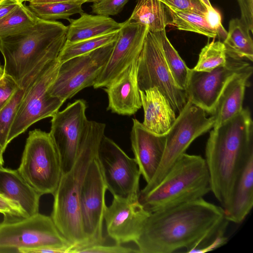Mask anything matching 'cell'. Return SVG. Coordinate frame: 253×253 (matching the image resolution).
<instances>
[{
    "label": "cell",
    "mask_w": 253,
    "mask_h": 253,
    "mask_svg": "<svg viewBox=\"0 0 253 253\" xmlns=\"http://www.w3.org/2000/svg\"><path fill=\"white\" fill-rule=\"evenodd\" d=\"M76 19H70L67 26L66 41L77 42L119 31L123 23L109 16L88 14L84 12Z\"/></svg>",
    "instance_id": "obj_24"
},
{
    "label": "cell",
    "mask_w": 253,
    "mask_h": 253,
    "mask_svg": "<svg viewBox=\"0 0 253 253\" xmlns=\"http://www.w3.org/2000/svg\"><path fill=\"white\" fill-rule=\"evenodd\" d=\"M83 99L69 104L51 118L50 135L58 150L62 174L72 167L77 156L88 120Z\"/></svg>",
    "instance_id": "obj_15"
},
{
    "label": "cell",
    "mask_w": 253,
    "mask_h": 253,
    "mask_svg": "<svg viewBox=\"0 0 253 253\" xmlns=\"http://www.w3.org/2000/svg\"><path fill=\"white\" fill-rule=\"evenodd\" d=\"M148 32L145 25L128 19L123 22L110 58L93 86L94 88L106 87L138 59Z\"/></svg>",
    "instance_id": "obj_16"
},
{
    "label": "cell",
    "mask_w": 253,
    "mask_h": 253,
    "mask_svg": "<svg viewBox=\"0 0 253 253\" xmlns=\"http://www.w3.org/2000/svg\"><path fill=\"white\" fill-rule=\"evenodd\" d=\"M251 69L253 67L244 59L228 56L225 65L209 72L192 69L185 90L187 99L212 115L220 96L229 82L236 76Z\"/></svg>",
    "instance_id": "obj_14"
},
{
    "label": "cell",
    "mask_w": 253,
    "mask_h": 253,
    "mask_svg": "<svg viewBox=\"0 0 253 253\" xmlns=\"http://www.w3.org/2000/svg\"><path fill=\"white\" fill-rule=\"evenodd\" d=\"M107 190L97 155L88 168L80 196L81 219L87 240V243L84 245L105 242V238L103 235V225L107 206L105 202Z\"/></svg>",
    "instance_id": "obj_13"
},
{
    "label": "cell",
    "mask_w": 253,
    "mask_h": 253,
    "mask_svg": "<svg viewBox=\"0 0 253 253\" xmlns=\"http://www.w3.org/2000/svg\"><path fill=\"white\" fill-rule=\"evenodd\" d=\"M164 54L178 85L185 90L188 84L192 69L187 67L178 52L168 39L166 30L159 32Z\"/></svg>",
    "instance_id": "obj_31"
},
{
    "label": "cell",
    "mask_w": 253,
    "mask_h": 253,
    "mask_svg": "<svg viewBox=\"0 0 253 253\" xmlns=\"http://www.w3.org/2000/svg\"><path fill=\"white\" fill-rule=\"evenodd\" d=\"M148 213L138 200L113 197L104 214L108 236L118 244L134 243Z\"/></svg>",
    "instance_id": "obj_17"
},
{
    "label": "cell",
    "mask_w": 253,
    "mask_h": 253,
    "mask_svg": "<svg viewBox=\"0 0 253 253\" xmlns=\"http://www.w3.org/2000/svg\"><path fill=\"white\" fill-rule=\"evenodd\" d=\"M250 32L240 19L230 20L226 36L222 42L227 56L253 61V42Z\"/></svg>",
    "instance_id": "obj_26"
},
{
    "label": "cell",
    "mask_w": 253,
    "mask_h": 253,
    "mask_svg": "<svg viewBox=\"0 0 253 253\" xmlns=\"http://www.w3.org/2000/svg\"><path fill=\"white\" fill-rule=\"evenodd\" d=\"M104 243L74 247L70 253H139L137 249L126 247L117 243L113 245H106Z\"/></svg>",
    "instance_id": "obj_35"
},
{
    "label": "cell",
    "mask_w": 253,
    "mask_h": 253,
    "mask_svg": "<svg viewBox=\"0 0 253 253\" xmlns=\"http://www.w3.org/2000/svg\"><path fill=\"white\" fill-rule=\"evenodd\" d=\"M20 4L15 0H0V20L9 14Z\"/></svg>",
    "instance_id": "obj_42"
},
{
    "label": "cell",
    "mask_w": 253,
    "mask_h": 253,
    "mask_svg": "<svg viewBox=\"0 0 253 253\" xmlns=\"http://www.w3.org/2000/svg\"><path fill=\"white\" fill-rule=\"evenodd\" d=\"M19 87L18 84L12 78L4 73L0 80V110Z\"/></svg>",
    "instance_id": "obj_37"
},
{
    "label": "cell",
    "mask_w": 253,
    "mask_h": 253,
    "mask_svg": "<svg viewBox=\"0 0 253 253\" xmlns=\"http://www.w3.org/2000/svg\"><path fill=\"white\" fill-rule=\"evenodd\" d=\"M67 26L56 21L38 18L22 31L0 38L4 73L19 86L24 77L46 56L60 52L66 41Z\"/></svg>",
    "instance_id": "obj_4"
},
{
    "label": "cell",
    "mask_w": 253,
    "mask_h": 253,
    "mask_svg": "<svg viewBox=\"0 0 253 253\" xmlns=\"http://www.w3.org/2000/svg\"><path fill=\"white\" fill-rule=\"evenodd\" d=\"M253 155V123L245 108L210 132L205 149L211 191L222 208L235 183Z\"/></svg>",
    "instance_id": "obj_2"
},
{
    "label": "cell",
    "mask_w": 253,
    "mask_h": 253,
    "mask_svg": "<svg viewBox=\"0 0 253 253\" xmlns=\"http://www.w3.org/2000/svg\"><path fill=\"white\" fill-rule=\"evenodd\" d=\"M167 7L170 17L169 25L179 30L198 33L209 38L218 37L217 32L210 26L204 16Z\"/></svg>",
    "instance_id": "obj_28"
},
{
    "label": "cell",
    "mask_w": 253,
    "mask_h": 253,
    "mask_svg": "<svg viewBox=\"0 0 253 253\" xmlns=\"http://www.w3.org/2000/svg\"><path fill=\"white\" fill-rule=\"evenodd\" d=\"M129 0H98L90 5L91 13L109 16L119 13Z\"/></svg>",
    "instance_id": "obj_36"
},
{
    "label": "cell",
    "mask_w": 253,
    "mask_h": 253,
    "mask_svg": "<svg viewBox=\"0 0 253 253\" xmlns=\"http://www.w3.org/2000/svg\"><path fill=\"white\" fill-rule=\"evenodd\" d=\"M4 163L2 154L0 152V167L2 166Z\"/></svg>",
    "instance_id": "obj_45"
},
{
    "label": "cell",
    "mask_w": 253,
    "mask_h": 253,
    "mask_svg": "<svg viewBox=\"0 0 253 253\" xmlns=\"http://www.w3.org/2000/svg\"><path fill=\"white\" fill-rule=\"evenodd\" d=\"M16 1H17L18 2L20 3H23V2L25 1H27V0H15Z\"/></svg>",
    "instance_id": "obj_46"
},
{
    "label": "cell",
    "mask_w": 253,
    "mask_h": 253,
    "mask_svg": "<svg viewBox=\"0 0 253 253\" xmlns=\"http://www.w3.org/2000/svg\"><path fill=\"white\" fill-rule=\"evenodd\" d=\"M43 247H73L51 216L39 212L28 217L3 215L0 223V253H26Z\"/></svg>",
    "instance_id": "obj_7"
},
{
    "label": "cell",
    "mask_w": 253,
    "mask_h": 253,
    "mask_svg": "<svg viewBox=\"0 0 253 253\" xmlns=\"http://www.w3.org/2000/svg\"><path fill=\"white\" fill-rule=\"evenodd\" d=\"M72 248L43 247L29 250L26 253H70Z\"/></svg>",
    "instance_id": "obj_41"
},
{
    "label": "cell",
    "mask_w": 253,
    "mask_h": 253,
    "mask_svg": "<svg viewBox=\"0 0 253 253\" xmlns=\"http://www.w3.org/2000/svg\"><path fill=\"white\" fill-rule=\"evenodd\" d=\"M139 89L156 87L179 114L187 101L185 90L176 83L165 58L159 32H148L138 58Z\"/></svg>",
    "instance_id": "obj_9"
},
{
    "label": "cell",
    "mask_w": 253,
    "mask_h": 253,
    "mask_svg": "<svg viewBox=\"0 0 253 253\" xmlns=\"http://www.w3.org/2000/svg\"><path fill=\"white\" fill-rule=\"evenodd\" d=\"M253 73L250 69L232 78L223 89L212 115L215 119L213 128L230 119L243 109L245 92L250 85L249 79Z\"/></svg>",
    "instance_id": "obj_23"
},
{
    "label": "cell",
    "mask_w": 253,
    "mask_h": 253,
    "mask_svg": "<svg viewBox=\"0 0 253 253\" xmlns=\"http://www.w3.org/2000/svg\"><path fill=\"white\" fill-rule=\"evenodd\" d=\"M106 125L88 121L75 163L62 174L54 197L51 217L61 234L74 247L87 243L80 209L82 185L90 164L97 155Z\"/></svg>",
    "instance_id": "obj_3"
},
{
    "label": "cell",
    "mask_w": 253,
    "mask_h": 253,
    "mask_svg": "<svg viewBox=\"0 0 253 253\" xmlns=\"http://www.w3.org/2000/svg\"><path fill=\"white\" fill-rule=\"evenodd\" d=\"M211 191L205 158L183 154L163 179L138 201L148 212L162 210L203 198Z\"/></svg>",
    "instance_id": "obj_5"
},
{
    "label": "cell",
    "mask_w": 253,
    "mask_h": 253,
    "mask_svg": "<svg viewBox=\"0 0 253 253\" xmlns=\"http://www.w3.org/2000/svg\"><path fill=\"white\" fill-rule=\"evenodd\" d=\"M43 68L37 70L28 78L26 82L15 90L0 110V152L2 154L9 144L8 136L9 130L28 86L35 76Z\"/></svg>",
    "instance_id": "obj_27"
},
{
    "label": "cell",
    "mask_w": 253,
    "mask_h": 253,
    "mask_svg": "<svg viewBox=\"0 0 253 253\" xmlns=\"http://www.w3.org/2000/svg\"><path fill=\"white\" fill-rule=\"evenodd\" d=\"M240 12L242 22L251 33L253 32V0H237Z\"/></svg>",
    "instance_id": "obj_39"
},
{
    "label": "cell",
    "mask_w": 253,
    "mask_h": 253,
    "mask_svg": "<svg viewBox=\"0 0 253 253\" xmlns=\"http://www.w3.org/2000/svg\"><path fill=\"white\" fill-rule=\"evenodd\" d=\"M81 1L56 2L45 3H29L28 8L39 19L55 21L59 19L69 21L72 15L83 12Z\"/></svg>",
    "instance_id": "obj_29"
},
{
    "label": "cell",
    "mask_w": 253,
    "mask_h": 253,
    "mask_svg": "<svg viewBox=\"0 0 253 253\" xmlns=\"http://www.w3.org/2000/svg\"><path fill=\"white\" fill-rule=\"evenodd\" d=\"M0 193L17 203L28 216L39 213L41 195L23 179L17 169L0 167Z\"/></svg>",
    "instance_id": "obj_22"
},
{
    "label": "cell",
    "mask_w": 253,
    "mask_h": 253,
    "mask_svg": "<svg viewBox=\"0 0 253 253\" xmlns=\"http://www.w3.org/2000/svg\"><path fill=\"white\" fill-rule=\"evenodd\" d=\"M97 157L107 190L113 197L138 200L141 173L135 159L105 135L99 145Z\"/></svg>",
    "instance_id": "obj_12"
},
{
    "label": "cell",
    "mask_w": 253,
    "mask_h": 253,
    "mask_svg": "<svg viewBox=\"0 0 253 253\" xmlns=\"http://www.w3.org/2000/svg\"><path fill=\"white\" fill-rule=\"evenodd\" d=\"M228 60L225 47L222 41H212L201 50L198 61L193 69L197 71L209 72L225 65Z\"/></svg>",
    "instance_id": "obj_33"
},
{
    "label": "cell",
    "mask_w": 253,
    "mask_h": 253,
    "mask_svg": "<svg viewBox=\"0 0 253 253\" xmlns=\"http://www.w3.org/2000/svg\"><path fill=\"white\" fill-rule=\"evenodd\" d=\"M98 0H27L29 3H45L56 2H67L74 1H81L84 3L87 2H95Z\"/></svg>",
    "instance_id": "obj_43"
},
{
    "label": "cell",
    "mask_w": 253,
    "mask_h": 253,
    "mask_svg": "<svg viewBox=\"0 0 253 253\" xmlns=\"http://www.w3.org/2000/svg\"><path fill=\"white\" fill-rule=\"evenodd\" d=\"M38 18L23 3L0 20V38L17 34L34 24Z\"/></svg>",
    "instance_id": "obj_32"
},
{
    "label": "cell",
    "mask_w": 253,
    "mask_h": 253,
    "mask_svg": "<svg viewBox=\"0 0 253 253\" xmlns=\"http://www.w3.org/2000/svg\"><path fill=\"white\" fill-rule=\"evenodd\" d=\"M114 43L60 63L48 93L64 102L84 88L93 86L110 58Z\"/></svg>",
    "instance_id": "obj_11"
},
{
    "label": "cell",
    "mask_w": 253,
    "mask_h": 253,
    "mask_svg": "<svg viewBox=\"0 0 253 253\" xmlns=\"http://www.w3.org/2000/svg\"><path fill=\"white\" fill-rule=\"evenodd\" d=\"M119 30L77 42L66 41L58 56L59 62L62 63L71 58L115 42Z\"/></svg>",
    "instance_id": "obj_30"
},
{
    "label": "cell",
    "mask_w": 253,
    "mask_h": 253,
    "mask_svg": "<svg viewBox=\"0 0 253 253\" xmlns=\"http://www.w3.org/2000/svg\"><path fill=\"white\" fill-rule=\"evenodd\" d=\"M214 121L213 115L207 117L204 110L187 99L182 110L166 134L165 150L156 173L139 193H145L156 186L177 159L185 153L191 143L213 128Z\"/></svg>",
    "instance_id": "obj_8"
},
{
    "label": "cell",
    "mask_w": 253,
    "mask_h": 253,
    "mask_svg": "<svg viewBox=\"0 0 253 253\" xmlns=\"http://www.w3.org/2000/svg\"><path fill=\"white\" fill-rule=\"evenodd\" d=\"M253 206V155L248 159L237 179L229 200L223 208L229 222H242Z\"/></svg>",
    "instance_id": "obj_21"
},
{
    "label": "cell",
    "mask_w": 253,
    "mask_h": 253,
    "mask_svg": "<svg viewBox=\"0 0 253 253\" xmlns=\"http://www.w3.org/2000/svg\"><path fill=\"white\" fill-rule=\"evenodd\" d=\"M137 68L138 59L105 87L108 98L107 110L119 115L131 116L141 108Z\"/></svg>",
    "instance_id": "obj_19"
},
{
    "label": "cell",
    "mask_w": 253,
    "mask_h": 253,
    "mask_svg": "<svg viewBox=\"0 0 253 253\" xmlns=\"http://www.w3.org/2000/svg\"><path fill=\"white\" fill-rule=\"evenodd\" d=\"M0 213L3 215L28 217L17 203L1 193H0Z\"/></svg>",
    "instance_id": "obj_38"
},
{
    "label": "cell",
    "mask_w": 253,
    "mask_h": 253,
    "mask_svg": "<svg viewBox=\"0 0 253 253\" xmlns=\"http://www.w3.org/2000/svg\"><path fill=\"white\" fill-rule=\"evenodd\" d=\"M60 64L57 57L39 72L29 84L10 127L9 143L34 123L51 117L64 103L48 92L57 76Z\"/></svg>",
    "instance_id": "obj_10"
},
{
    "label": "cell",
    "mask_w": 253,
    "mask_h": 253,
    "mask_svg": "<svg viewBox=\"0 0 253 253\" xmlns=\"http://www.w3.org/2000/svg\"><path fill=\"white\" fill-rule=\"evenodd\" d=\"M4 75L3 67H2L0 63V80Z\"/></svg>",
    "instance_id": "obj_44"
},
{
    "label": "cell",
    "mask_w": 253,
    "mask_h": 253,
    "mask_svg": "<svg viewBox=\"0 0 253 253\" xmlns=\"http://www.w3.org/2000/svg\"><path fill=\"white\" fill-rule=\"evenodd\" d=\"M130 141L134 159L146 183L153 178L160 165L166 143V135L155 134L136 119L132 120Z\"/></svg>",
    "instance_id": "obj_18"
},
{
    "label": "cell",
    "mask_w": 253,
    "mask_h": 253,
    "mask_svg": "<svg viewBox=\"0 0 253 253\" xmlns=\"http://www.w3.org/2000/svg\"><path fill=\"white\" fill-rule=\"evenodd\" d=\"M139 93L144 111L142 124L155 134L166 135L176 118L169 100L155 86L139 90Z\"/></svg>",
    "instance_id": "obj_20"
},
{
    "label": "cell",
    "mask_w": 253,
    "mask_h": 253,
    "mask_svg": "<svg viewBox=\"0 0 253 253\" xmlns=\"http://www.w3.org/2000/svg\"><path fill=\"white\" fill-rule=\"evenodd\" d=\"M17 170L41 196L54 194L62 170L58 150L49 132L40 129L29 131Z\"/></svg>",
    "instance_id": "obj_6"
},
{
    "label": "cell",
    "mask_w": 253,
    "mask_h": 253,
    "mask_svg": "<svg viewBox=\"0 0 253 253\" xmlns=\"http://www.w3.org/2000/svg\"><path fill=\"white\" fill-rule=\"evenodd\" d=\"M227 241L228 238L225 236V234L220 235L205 247L193 249L188 253H204L211 252L224 245Z\"/></svg>",
    "instance_id": "obj_40"
},
{
    "label": "cell",
    "mask_w": 253,
    "mask_h": 253,
    "mask_svg": "<svg viewBox=\"0 0 253 253\" xmlns=\"http://www.w3.org/2000/svg\"><path fill=\"white\" fill-rule=\"evenodd\" d=\"M229 221L223 209L203 198L149 212L134 242L139 253H171L207 245L224 235Z\"/></svg>",
    "instance_id": "obj_1"
},
{
    "label": "cell",
    "mask_w": 253,
    "mask_h": 253,
    "mask_svg": "<svg viewBox=\"0 0 253 253\" xmlns=\"http://www.w3.org/2000/svg\"><path fill=\"white\" fill-rule=\"evenodd\" d=\"M167 6L174 10L188 12L206 16L209 0H159Z\"/></svg>",
    "instance_id": "obj_34"
},
{
    "label": "cell",
    "mask_w": 253,
    "mask_h": 253,
    "mask_svg": "<svg viewBox=\"0 0 253 253\" xmlns=\"http://www.w3.org/2000/svg\"><path fill=\"white\" fill-rule=\"evenodd\" d=\"M147 26L149 32L156 33L165 30L170 17L167 6L159 0H137L128 19Z\"/></svg>",
    "instance_id": "obj_25"
}]
</instances>
